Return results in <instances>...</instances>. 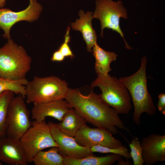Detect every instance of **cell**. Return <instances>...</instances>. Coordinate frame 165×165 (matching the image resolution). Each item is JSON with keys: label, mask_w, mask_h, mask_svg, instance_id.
Here are the masks:
<instances>
[{"label": "cell", "mask_w": 165, "mask_h": 165, "mask_svg": "<svg viewBox=\"0 0 165 165\" xmlns=\"http://www.w3.org/2000/svg\"><path fill=\"white\" fill-rule=\"evenodd\" d=\"M64 99L88 122L97 127L105 129L112 135L118 133L117 128L130 130L125 126L116 110L91 90L87 95L78 88H68Z\"/></svg>", "instance_id": "obj_1"}, {"label": "cell", "mask_w": 165, "mask_h": 165, "mask_svg": "<svg viewBox=\"0 0 165 165\" xmlns=\"http://www.w3.org/2000/svg\"><path fill=\"white\" fill-rule=\"evenodd\" d=\"M147 61L146 57L144 56L141 58V66L136 72L119 79L126 86L132 98L134 107L133 118L137 125L140 123L141 116L143 113L152 116L156 112V107L148 89Z\"/></svg>", "instance_id": "obj_2"}, {"label": "cell", "mask_w": 165, "mask_h": 165, "mask_svg": "<svg viewBox=\"0 0 165 165\" xmlns=\"http://www.w3.org/2000/svg\"><path fill=\"white\" fill-rule=\"evenodd\" d=\"M31 58L21 46L10 38L0 48V77L12 80L26 78Z\"/></svg>", "instance_id": "obj_3"}, {"label": "cell", "mask_w": 165, "mask_h": 165, "mask_svg": "<svg viewBox=\"0 0 165 165\" xmlns=\"http://www.w3.org/2000/svg\"><path fill=\"white\" fill-rule=\"evenodd\" d=\"M101 91V97L118 114H127L132 108L130 95L126 86L119 79L108 74L97 75L91 84Z\"/></svg>", "instance_id": "obj_4"}, {"label": "cell", "mask_w": 165, "mask_h": 165, "mask_svg": "<svg viewBox=\"0 0 165 165\" xmlns=\"http://www.w3.org/2000/svg\"><path fill=\"white\" fill-rule=\"evenodd\" d=\"M68 83L58 77L35 76L26 85V102L38 103L64 99Z\"/></svg>", "instance_id": "obj_5"}, {"label": "cell", "mask_w": 165, "mask_h": 165, "mask_svg": "<svg viewBox=\"0 0 165 165\" xmlns=\"http://www.w3.org/2000/svg\"><path fill=\"white\" fill-rule=\"evenodd\" d=\"M19 140L26 152L28 163L32 162L35 156L44 149L58 147L45 120L31 122V126Z\"/></svg>", "instance_id": "obj_6"}, {"label": "cell", "mask_w": 165, "mask_h": 165, "mask_svg": "<svg viewBox=\"0 0 165 165\" xmlns=\"http://www.w3.org/2000/svg\"><path fill=\"white\" fill-rule=\"evenodd\" d=\"M96 8L93 18H96L100 21L101 27V36L103 37V30L110 29L118 33L123 38L125 47L128 50L132 49L128 44L124 38V35L120 27L121 17L128 18L127 10L124 6L122 2L112 0H97Z\"/></svg>", "instance_id": "obj_7"}, {"label": "cell", "mask_w": 165, "mask_h": 165, "mask_svg": "<svg viewBox=\"0 0 165 165\" xmlns=\"http://www.w3.org/2000/svg\"><path fill=\"white\" fill-rule=\"evenodd\" d=\"M24 97L20 94L14 97L8 106L6 119V136L20 139L31 126L30 112Z\"/></svg>", "instance_id": "obj_8"}, {"label": "cell", "mask_w": 165, "mask_h": 165, "mask_svg": "<svg viewBox=\"0 0 165 165\" xmlns=\"http://www.w3.org/2000/svg\"><path fill=\"white\" fill-rule=\"evenodd\" d=\"M74 138L79 144L89 148L99 145L114 148L123 145L108 130L99 127L91 128L86 124L82 126Z\"/></svg>", "instance_id": "obj_9"}, {"label": "cell", "mask_w": 165, "mask_h": 165, "mask_svg": "<svg viewBox=\"0 0 165 165\" xmlns=\"http://www.w3.org/2000/svg\"><path fill=\"white\" fill-rule=\"evenodd\" d=\"M42 9V6L36 0H30L28 7L19 12H14L7 8H0V28L4 32L2 36L10 38V30L13 25L20 21L31 22L37 20Z\"/></svg>", "instance_id": "obj_10"}, {"label": "cell", "mask_w": 165, "mask_h": 165, "mask_svg": "<svg viewBox=\"0 0 165 165\" xmlns=\"http://www.w3.org/2000/svg\"><path fill=\"white\" fill-rule=\"evenodd\" d=\"M52 137L57 143L59 153L68 157L81 159L94 155L90 148L79 144L74 137L61 132L57 124L50 121L48 123Z\"/></svg>", "instance_id": "obj_11"}, {"label": "cell", "mask_w": 165, "mask_h": 165, "mask_svg": "<svg viewBox=\"0 0 165 165\" xmlns=\"http://www.w3.org/2000/svg\"><path fill=\"white\" fill-rule=\"evenodd\" d=\"M141 144L146 165L165 161V135L152 134L142 138Z\"/></svg>", "instance_id": "obj_12"}, {"label": "cell", "mask_w": 165, "mask_h": 165, "mask_svg": "<svg viewBox=\"0 0 165 165\" xmlns=\"http://www.w3.org/2000/svg\"><path fill=\"white\" fill-rule=\"evenodd\" d=\"M0 161L10 165H27L26 152L19 140L0 138Z\"/></svg>", "instance_id": "obj_13"}, {"label": "cell", "mask_w": 165, "mask_h": 165, "mask_svg": "<svg viewBox=\"0 0 165 165\" xmlns=\"http://www.w3.org/2000/svg\"><path fill=\"white\" fill-rule=\"evenodd\" d=\"M34 104L31 110V118L38 122L45 120L47 116L61 121L70 108L68 102L63 99Z\"/></svg>", "instance_id": "obj_14"}, {"label": "cell", "mask_w": 165, "mask_h": 165, "mask_svg": "<svg viewBox=\"0 0 165 165\" xmlns=\"http://www.w3.org/2000/svg\"><path fill=\"white\" fill-rule=\"evenodd\" d=\"M78 14L79 18L77 19L75 22L72 23L71 26L72 29L81 32L86 44L87 51L90 53L92 51V48L97 42V39L96 31L92 25L93 13L87 11L85 13L83 10H81Z\"/></svg>", "instance_id": "obj_15"}, {"label": "cell", "mask_w": 165, "mask_h": 165, "mask_svg": "<svg viewBox=\"0 0 165 165\" xmlns=\"http://www.w3.org/2000/svg\"><path fill=\"white\" fill-rule=\"evenodd\" d=\"M86 120L75 109L70 108L64 116L57 125L60 130L67 135L74 137L83 125L86 124Z\"/></svg>", "instance_id": "obj_16"}, {"label": "cell", "mask_w": 165, "mask_h": 165, "mask_svg": "<svg viewBox=\"0 0 165 165\" xmlns=\"http://www.w3.org/2000/svg\"><path fill=\"white\" fill-rule=\"evenodd\" d=\"M95 59L94 69L97 75H107L112 71L111 62L115 61L118 55L115 52L106 51L96 43L92 50Z\"/></svg>", "instance_id": "obj_17"}, {"label": "cell", "mask_w": 165, "mask_h": 165, "mask_svg": "<svg viewBox=\"0 0 165 165\" xmlns=\"http://www.w3.org/2000/svg\"><path fill=\"white\" fill-rule=\"evenodd\" d=\"M63 156L64 165H112L122 157L121 155L113 153L102 156L93 155L81 159Z\"/></svg>", "instance_id": "obj_18"}, {"label": "cell", "mask_w": 165, "mask_h": 165, "mask_svg": "<svg viewBox=\"0 0 165 165\" xmlns=\"http://www.w3.org/2000/svg\"><path fill=\"white\" fill-rule=\"evenodd\" d=\"M35 165H64L63 156L57 147H52L47 151H41L35 156L33 161Z\"/></svg>", "instance_id": "obj_19"}, {"label": "cell", "mask_w": 165, "mask_h": 165, "mask_svg": "<svg viewBox=\"0 0 165 165\" xmlns=\"http://www.w3.org/2000/svg\"><path fill=\"white\" fill-rule=\"evenodd\" d=\"M29 81L26 78L12 80L0 77V94L6 91H10L21 95L24 98L26 94V85Z\"/></svg>", "instance_id": "obj_20"}, {"label": "cell", "mask_w": 165, "mask_h": 165, "mask_svg": "<svg viewBox=\"0 0 165 165\" xmlns=\"http://www.w3.org/2000/svg\"><path fill=\"white\" fill-rule=\"evenodd\" d=\"M14 93L6 91L0 94V138L6 136V119L8 106L14 97Z\"/></svg>", "instance_id": "obj_21"}, {"label": "cell", "mask_w": 165, "mask_h": 165, "mask_svg": "<svg viewBox=\"0 0 165 165\" xmlns=\"http://www.w3.org/2000/svg\"><path fill=\"white\" fill-rule=\"evenodd\" d=\"M90 149V151L93 152L111 153L119 155L129 160L131 158L129 150L123 145L117 148H114L97 145L91 147Z\"/></svg>", "instance_id": "obj_22"}, {"label": "cell", "mask_w": 165, "mask_h": 165, "mask_svg": "<svg viewBox=\"0 0 165 165\" xmlns=\"http://www.w3.org/2000/svg\"><path fill=\"white\" fill-rule=\"evenodd\" d=\"M129 145L130 148V152L134 165H142L144 161L142 157V149L141 142L136 137L133 138Z\"/></svg>", "instance_id": "obj_23"}, {"label": "cell", "mask_w": 165, "mask_h": 165, "mask_svg": "<svg viewBox=\"0 0 165 165\" xmlns=\"http://www.w3.org/2000/svg\"><path fill=\"white\" fill-rule=\"evenodd\" d=\"M69 41L64 40V42L61 45L59 50L64 57H70L72 58L74 57L68 45Z\"/></svg>", "instance_id": "obj_24"}, {"label": "cell", "mask_w": 165, "mask_h": 165, "mask_svg": "<svg viewBox=\"0 0 165 165\" xmlns=\"http://www.w3.org/2000/svg\"><path fill=\"white\" fill-rule=\"evenodd\" d=\"M159 100L157 105L158 110L164 115H165V94L163 93L158 96Z\"/></svg>", "instance_id": "obj_25"}, {"label": "cell", "mask_w": 165, "mask_h": 165, "mask_svg": "<svg viewBox=\"0 0 165 165\" xmlns=\"http://www.w3.org/2000/svg\"><path fill=\"white\" fill-rule=\"evenodd\" d=\"M64 57H65L58 50L53 53L51 60L53 61H61L64 60Z\"/></svg>", "instance_id": "obj_26"}, {"label": "cell", "mask_w": 165, "mask_h": 165, "mask_svg": "<svg viewBox=\"0 0 165 165\" xmlns=\"http://www.w3.org/2000/svg\"><path fill=\"white\" fill-rule=\"evenodd\" d=\"M117 164L118 165H131L132 163L129 160V159L126 158V160H124L123 159H121L118 161Z\"/></svg>", "instance_id": "obj_27"}, {"label": "cell", "mask_w": 165, "mask_h": 165, "mask_svg": "<svg viewBox=\"0 0 165 165\" xmlns=\"http://www.w3.org/2000/svg\"><path fill=\"white\" fill-rule=\"evenodd\" d=\"M6 0H0V8L5 6Z\"/></svg>", "instance_id": "obj_28"}, {"label": "cell", "mask_w": 165, "mask_h": 165, "mask_svg": "<svg viewBox=\"0 0 165 165\" xmlns=\"http://www.w3.org/2000/svg\"><path fill=\"white\" fill-rule=\"evenodd\" d=\"M2 162L0 161V165H2Z\"/></svg>", "instance_id": "obj_29"}]
</instances>
